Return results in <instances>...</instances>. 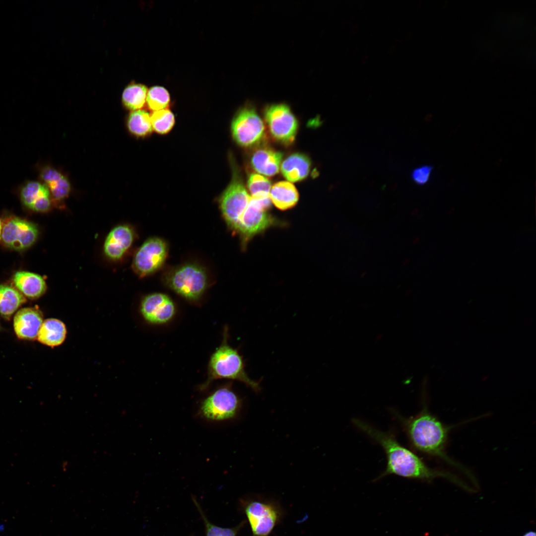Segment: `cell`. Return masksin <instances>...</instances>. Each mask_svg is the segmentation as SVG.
I'll return each instance as SVG.
<instances>
[{
	"label": "cell",
	"mask_w": 536,
	"mask_h": 536,
	"mask_svg": "<svg viewBox=\"0 0 536 536\" xmlns=\"http://www.w3.org/2000/svg\"><path fill=\"white\" fill-rule=\"evenodd\" d=\"M352 422L380 444L386 453L387 460L386 469L375 480L390 474L423 480H431L440 477L462 485L460 480L452 474L428 467L418 456L400 444L390 433L380 431L357 418H354Z\"/></svg>",
	"instance_id": "cell-1"
},
{
	"label": "cell",
	"mask_w": 536,
	"mask_h": 536,
	"mask_svg": "<svg viewBox=\"0 0 536 536\" xmlns=\"http://www.w3.org/2000/svg\"><path fill=\"white\" fill-rule=\"evenodd\" d=\"M400 420L413 448L423 453L438 457L457 467H461L445 454L447 430L426 408L415 416Z\"/></svg>",
	"instance_id": "cell-2"
},
{
	"label": "cell",
	"mask_w": 536,
	"mask_h": 536,
	"mask_svg": "<svg viewBox=\"0 0 536 536\" xmlns=\"http://www.w3.org/2000/svg\"><path fill=\"white\" fill-rule=\"evenodd\" d=\"M243 357L237 349L228 343V329H224L221 344L210 356L208 364L207 378L200 386L204 390L214 381L220 379L237 380L251 388L256 392L261 390L259 382L250 379L245 369Z\"/></svg>",
	"instance_id": "cell-3"
},
{
	"label": "cell",
	"mask_w": 536,
	"mask_h": 536,
	"mask_svg": "<svg viewBox=\"0 0 536 536\" xmlns=\"http://www.w3.org/2000/svg\"><path fill=\"white\" fill-rule=\"evenodd\" d=\"M243 509L253 536H269L283 516L280 504L273 500L251 499L244 502Z\"/></svg>",
	"instance_id": "cell-4"
},
{
	"label": "cell",
	"mask_w": 536,
	"mask_h": 536,
	"mask_svg": "<svg viewBox=\"0 0 536 536\" xmlns=\"http://www.w3.org/2000/svg\"><path fill=\"white\" fill-rule=\"evenodd\" d=\"M166 283L172 290L184 298L196 301L205 291L207 278L203 268L195 264H187L169 274Z\"/></svg>",
	"instance_id": "cell-5"
},
{
	"label": "cell",
	"mask_w": 536,
	"mask_h": 536,
	"mask_svg": "<svg viewBox=\"0 0 536 536\" xmlns=\"http://www.w3.org/2000/svg\"><path fill=\"white\" fill-rule=\"evenodd\" d=\"M241 406V401L230 386L213 392L201 402L199 412L204 418L215 421L234 417Z\"/></svg>",
	"instance_id": "cell-6"
},
{
	"label": "cell",
	"mask_w": 536,
	"mask_h": 536,
	"mask_svg": "<svg viewBox=\"0 0 536 536\" xmlns=\"http://www.w3.org/2000/svg\"><path fill=\"white\" fill-rule=\"evenodd\" d=\"M234 175L231 183L221 195L219 204L222 216L227 225L236 232L241 217L251 197L241 179Z\"/></svg>",
	"instance_id": "cell-7"
},
{
	"label": "cell",
	"mask_w": 536,
	"mask_h": 536,
	"mask_svg": "<svg viewBox=\"0 0 536 536\" xmlns=\"http://www.w3.org/2000/svg\"><path fill=\"white\" fill-rule=\"evenodd\" d=\"M231 133L235 142L242 147L258 144L263 138L265 126L255 109L246 107L236 115L231 124Z\"/></svg>",
	"instance_id": "cell-8"
},
{
	"label": "cell",
	"mask_w": 536,
	"mask_h": 536,
	"mask_svg": "<svg viewBox=\"0 0 536 536\" xmlns=\"http://www.w3.org/2000/svg\"><path fill=\"white\" fill-rule=\"evenodd\" d=\"M264 115L274 138L285 144L294 141L298 122L287 105L278 103L268 105L265 110Z\"/></svg>",
	"instance_id": "cell-9"
},
{
	"label": "cell",
	"mask_w": 536,
	"mask_h": 536,
	"mask_svg": "<svg viewBox=\"0 0 536 536\" xmlns=\"http://www.w3.org/2000/svg\"><path fill=\"white\" fill-rule=\"evenodd\" d=\"M38 236V229L34 224L19 218L11 217L2 226L1 239L6 247L20 251L32 246Z\"/></svg>",
	"instance_id": "cell-10"
},
{
	"label": "cell",
	"mask_w": 536,
	"mask_h": 536,
	"mask_svg": "<svg viewBox=\"0 0 536 536\" xmlns=\"http://www.w3.org/2000/svg\"><path fill=\"white\" fill-rule=\"evenodd\" d=\"M166 243L158 238L146 240L137 251L133 261L135 271L143 276L158 269L167 256Z\"/></svg>",
	"instance_id": "cell-11"
},
{
	"label": "cell",
	"mask_w": 536,
	"mask_h": 536,
	"mask_svg": "<svg viewBox=\"0 0 536 536\" xmlns=\"http://www.w3.org/2000/svg\"><path fill=\"white\" fill-rule=\"evenodd\" d=\"M259 201L251 199L240 220L236 232L247 242L272 225L273 219Z\"/></svg>",
	"instance_id": "cell-12"
},
{
	"label": "cell",
	"mask_w": 536,
	"mask_h": 536,
	"mask_svg": "<svg viewBox=\"0 0 536 536\" xmlns=\"http://www.w3.org/2000/svg\"><path fill=\"white\" fill-rule=\"evenodd\" d=\"M140 311L148 323L161 325L170 321L176 313L173 301L167 295L154 293L145 296L140 305Z\"/></svg>",
	"instance_id": "cell-13"
},
{
	"label": "cell",
	"mask_w": 536,
	"mask_h": 536,
	"mask_svg": "<svg viewBox=\"0 0 536 536\" xmlns=\"http://www.w3.org/2000/svg\"><path fill=\"white\" fill-rule=\"evenodd\" d=\"M20 196L23 204L33 210L45 212L51 208L50 193L44 183L34 181H27L22 186Z\"/></svg>",
	"instance_id": "cell-14"
},
{
	"label": "cell",
	"mask_w": 536,
	"mask_h": 536,
	"mask_svg": "<svg viewBox=\"0 0 536 536\" xmlns=\"http://www.w3.org/2000/svg\"><path fill=\"white\" fill-rule=\"evenodd\" d=\"M13 322L14 331L19 338L34 339L37 337L43 323V316L38 309L25 308L16 313Z\"/></svg>",
	"instance_id": "cell-15"
},
{
	"label": "cell",
	"mask_w": 536,
	"mask_h": 536,
	"mask_svg": "<svg viewBox=\"0 0 536 536\" xmlns=\"http://www.w3.org/2000/svg\"><path fill=\"white\" fill-rule=\"evenodd\" d=\"M134 234L131 229L125 225L115 227L108 234L104 244L105 255L109 258L120 259L131 246Z\"/></svg>",
	"instance_id": "cell-16"
},
{
	"label": "cell",
	"mask_w": 536,
	"mask_h": 536,
	"mask_svg": "<svg viewBox=\"0 0 536 536\" xmlns=\"http://www.w3.org/2000/svg\"><path fill=\"white\" fill-rule=\"evenodd\" d=\"M282 154L268 148L257 150L251 158V164L258 173L272 176L279 171Z\"/></svg>",
	"instance_id": "cell-17"
},
{
	"label": "cell",
	"mask_w": 536,
	"mask_h": 536,
	"mask_svg": "<svg viewBox=\"0 0 536 536\" xmlns=\"http://www.w3.org/2000/svg\"><path fill=\"white\" fill-rule=\"evenodd\" d=\"M13 281L17 289L30 299L39 298L46 290V284L43 278L33 272L18 271L14 275Z\"/></svg>",
	"instance_id": "cell-18"
},
{
	"label": "cell",
	"mask_w": 536,
	"mask_h": 536,
	"mask_svg": "<svg viewBox=\"0 0 536 536\" xmlns=\"http://www.w3.org/2000/svg\"><path fill=\"white\" fill-rule=\"evenodd\" d=\"M309 158L302 154L296 153L285 159L281 166L283 176L290 182H296L305 179L310 169Z\"/></svg>",
	"instance_id": "cell-19"
},
{
	"label": "cell",
	"mask_w": 536,
	"mask_h": 536,
	"mask_svg": "<svg viewBox=\"0 0 536 536\" xmlns=\"http://www.w3.org/2000/svg\"><path fill=\"white\" fill-rule=\"evenodd\" d=\"M269 198L271 202L277 208L284 210L296 205L299 199V195L292 183L287 181H280L271 188Z\"/></svg>",
	"instance_id": "cell-20"
},
{
	"label": "cell",
	"mask_w": 536,
	"mask_h": 536,
	"mask_svg": "<svg viewBox=\"0 0 536 536\" xmlns=\"http://www.w3.org/2000/svg\"><path fill=\"white\" fill-rule=\"evenodd\" d=\"M66 334V326L62 321L49 319L43 322L37 338L40 342L53 347L61 344L65 340Z\"/></svg>",
	"instance_id": "cell-21"
},
{
	"label": "cell",
	"mask_w": 536,
	"mask_h": 536,
	"mask_svg": "<svg viewBox=\"0 0 536 536\" xmlns=\"http://www.w3.org/2000/svg\"><path fill=\"white\" fill-rule=\"evenodd\" d=\"M26 301L23 295L14 287L0 285V314L9 318Z\"/></svg>",
	"instance_id": "cell-22"
},
{
	"label": "cell",
	"mask_w": 536,
	"mask_h": 536,
	"mask_svg": "<svg viewBox=\"0 0 536 536\" xmlns=\"http://www.w3.org/2000/svg\"><path fill=\"white\" fill-rule=\"evenodd\" d=\"M248 188L252 198L259 201L268 209L270 207L271 183L269 180L263 175L253 173L248 178Z\"/></svg>",
	"instance_id": "cell-23"
},
{
	"label": "cell",
	"mask_w": 536,
	"mask_h": 536,
	"mask_svg": "<svg viewBox=\"0 0 536 536\" xmlns=\"http://www.w3.org/2000/svg\"><path fill=\"white\" fill-rule=\"evenodd\" d=\"M147 93V87L145 85L138 83L130 84L123 91V104L129 109L137 110L144 106Z\"/></svg>",
	"instance_id": "cell-24"
},
{
	"label": "cell",
	"mask_w": 536,
	"mask_h": 536,
	"mask_svg": "<svg viewBox=\"0 0 536 536\" xmlns=\"http://www.w3.org/2000/svg\"><path fill=\"white\" fill-rule=\"evenodd\" d=\"M128 127L130 132L138 136H145L152 131L150 116L148 112L142 110H135L129 115Z\"/></svg>",
	"instance_id": "cell-25"
},
{
	"label": "cell",
	"mask_w": 536,
	"mask_h": 536,
	"mask_svg": "<svg viewBox=\"0 0 536 536\" xmlns=\"http://www.w3.org/2000/svg\"><path fill=\"white\" fill-rule=\"evenodd\" d=\"M152 129L158 134H166L175 124V117L169 109H164L154 111L150 116Z\"/></svg>",
	"instance_id": "cell-26"
},
{
	"label": "cell",
	"mask_w": 536,
	"mask_h": 536,
	"mask_svg": "<svg viewBox=\"0 0 536 536\" xmlns=\"http://www.w3.org/2000/svg\"><path fill=\"white\" fill-rule=\"evenodd\" d=\"M146 100L148 108L150 110L156 111L166 109L170 104V98L168 92L165 88L155 86L150 88L147 91Z\"/></svg>",
	"instance_id": "cell-27"
},
{
	"label": "cell",
	"mask_w": 536,
	"mask_h": 536,
	"mask_svg": "<svg viewBox=\"0 0 536 536\" xmlns=\"http://www.w3.org/2000/svg\"><path fill=\"white\" fill-rule=\"evenodd\" d=\"M193 501L204 523L206 536H237L240 530L246 523L245 521H243L236 527L232 528H224L215 526L209 522L196 500L194 498Z\"/></svg>",
	"instance_id": "cell-28"
},
{
	"label": "cell",
	"mask_w": 536,
	"mask_h": 536,
	"mask_svg": "<svg viewBox=\"0 0 536 536\" xmlns=\"http://www.w3.org/2000/svg\"><path fill=\"white\" fill-rule=\"evenodd\" d=\"M48 187L52 201H60L66 198L70 191V183L67 179L63 176L61 178L45 184Z\"/></svg>",
	"instance_id": "cell-29"
},
{
	"label": "cell",
	"mask_w": 536,
	"mask_h": 536,
	"mask_svg": "<svg viewBox=\"0 0 536 536\" xmlns=\"http://www.w3.org/2000/svg\"><path fill=\"white\" fill-rule=\"evenodd\" d=\"M432 170L433 167L430 165H425L418 167L412 171L411 178L413 182L417 185H425L429 182Z\"/></svg>",
	"instance_id": "cell-30"
},
{
	"label": "cell",
	"mask_w": 536,
	"mask_h": 536,
	"mask_svg": "<svg viewBox=\"0 0 536 536\" xmlns=\"http://www.w3.org/2000/svg\"><path fill=\"white\" fill-rule=\"evenodd\" d=\"M523 536H536V533L534 532H529L525 534Z\"/></svg>",
	"instance_id": "cell-31"
},
{
	"label": "cell",
	"mask_w": 536,
	"mask_h": 536,
	"mask_svg": "<svg viewBox=\"0 0 536 536\" xmlns=\"http://www.w3.org/2000/svg\"><path fill=\"white\" fill-rule=\"evenodd\" d=\"M2 229V223H1V220L0 219V239H1Z\"/></svg>",
	"instance_id": "cell-32"
}]
</instances>
